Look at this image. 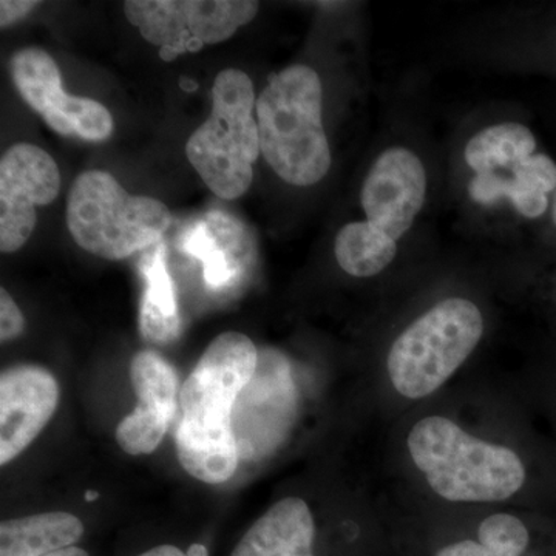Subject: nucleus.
I'll use <instances>...</instances> for the list:
<instances>
[{"mask_svg":"<svg viewBox=\"0 0 556 556\" xmlns=\"http://www.w3.org/2000/svg\"><path fill=\"white\" fill-rule=\"evenodd\" d=\"M255 109L260 149L278 177L299 188L320 181L331 167V150L316 70L295 64L273 76Z\"/></svg>","mask_w":556,"mask_h":556,"instance_id":"obj_1","label":"nucleus"},{"mask_svg":"<svg viewBox=\"0 0 556 556\" xmlns=\"http://www.w3.org/2000/svg\"><path fill=\"white\" fill-rule=\"evenodd\" d=\"M408 452L431 489L453 503H493L521 489L526 468L514 450L470 437L442 416L413 427Z\"/></svg>","mask_w":556,"mask_h":556,"instance_id":"obj_2","label":"nucleus"},{"mask_svg":"<svg viewBox=\"0 0 556 556\" xmlns=\"http://www.w3.org/2000/svg\"><path fill=\"white\" fill-rule=\"evenodd\" d=\"M254 105V84L247 73L223 70L212 87L211 116L186 146L189 163L219 199H240L251 188L262 153Z\"/></svg>","mask_w":556,"mask_h":556,"instance_id":"obj_3","label":"nucleus"},{"mask_svg":"<svg viewBox=\"0 0 556 556\" xmlns=\"http://www.w3.org/2000/svg\"><path fill=\"white\" fill-rule=\"evenodd\" d=\"M170 223L166 204L150 197L130 195L108 172H84L70 189V233L97 257L123 260L152 248L163 239Z\"/></svg>","mask_w":556,"mask_h":556,"instance_id":"obj_4","label":"nucleus"},{"mask_svg":"<svg viewBox=\"0 0 556 556\" xmlns=\"http://www.w3.org/2000/svg\"><path fill=\"white\" fill-rule=\"evenodd\" d=\"M484 334V318L473 302L447 299L417 318L391 346L387 368L399 394H433L467 361Z\"/></svg>","mask_w":556,"mask_h":556,"instance_id":"obj_5","label":"nucleus"},{"mask_svg":"<svg viewBox=\"0 0 556 556\" xmlns=\"http://www.w3.org/2000/svg\"><path fill=\"white\" fill-rule=\"evenodd\" d=\"M127 21L142 38L163 49L164 60L229 39L258 13L247 0H129Z\"/></svg>","mask_w":556,"mask_h":556,"instance_id":"obj_6","label":"nucleus"},{"mask_svg":"<svg viewBox=\"0 0 556 556\" xmlns=\"http://www.w3.org/2000/svg\"><path fill=\"white\" fill-rule=\"evenodd\" d=\"M11 76L22 100L56 134L76 135L87 141H104L112 135L109 110L90 98L65 94L60 68L47 51H17L11 60Z\"/></svg>","mask_w":556,"mask_h":556,"instance_id":"obj_7","label":"nucleus"},{"mask_svg":"<svg viewBox=\"0 0 556 556\" xmlns=\"http://www.w3.org/2000/svg\"><path fill=\"white\" fill-rule=\"evenodd\" d=\"M258 357L257 348L248 336H218L181 388L182 416L203 424L232 422L233 405L254 379Z\"/></svg>","mask_w":556,"mask_h":556,"instance_id":"obj_8","label":"nucleus"},{"mask_svg":"<svg viewBox=\"0 0 556 556\" xmlns=\"http://www.w3.org/2000/svg\"><path fill=\"white\" fill-rule=\"evenodd\" d=\"M61 189L56 161L28 142L14 144L0 161V249L17 251L36 226V206H47Z\"/></svg>","mask_w":556,"mask_h":556,"instance_id":"obj_9","label":"nucleus"},{"mask_svg":"<svg viewBox=\"0 0 556 556\" xmlns=\"http://www.w3.org/2000/svg\"><path fill=\"white\" fill-rule=\"evenodd\" d=\"M427 195V174L422 161L405 148L380 153L369 169L361 201L367 222L394 241L404 237L422 211Z\"/></svg>","mask_w":556,"mask_h":556,"instance_id":"obj_10","label":"nucleus"},{"mask_svg":"<svg viewBox=\"0 0 556 556\" xmlns=\"http://www.w3.org/2000/svg\"><path fill=\"white\" fill-rule=\"evenodd\" d=\"M60 402V386L47 369L24 365L0 378V464L21 455L49 424Z\"/></svg>","mask_w":556,"mask_h":556,"instance_id":"obj_11","label":"nucleus"},{"mask_svg":"<svg viewBox=\"0 0 556 556\" xmlns=\"http://www.w3.org/2000/svg\"><path fill=\"white\" fill-rule=\"evenodd\" d=\"M181 249L203 263V277L208 288L225 289L239 280L251 244L247 230L236 218L214 211L186 230Z\"/></svg>","mask_w":556,"mask_h":556,"instance_id":"obj_12","label":"nucleus"},{"mask_svg":"<svg viewBox=\"0 0 556 556\" xmlns=\"http://www.w3.org/2000/svg\"><path fill=\"white\" fill-rule=\"evenodd\" d=\"M313 514L300 497H285L248 530L230 556H314Z\"/></svg>","mask_w":556,"mask_h":556,"instance_id":"obj_13","label":"nucleus"},{"mask_svg":"<svg viewBox=\"0 0 556 556\" xmlns=\"http://www.w3.org/2000/svg\"><path fill=\"white\" fill-rule=\"evenodd\" d=\"M175 444L182 468L206 484L229 481L239 466L232 422L203 424L182 416Z\"/></svg>","mask_w":556,"mask_h":556,"instance_id":"obj_14","label":"nucleus"},{"mask_svg":"<svg viewBox=\"0 0 556 556\" xmlns=\"http://www.w3.org/2000/svg\"><path fill=\"white\" fill-rule=\"evenodd\" d=\"M144 294L139 308V329L150 343L167 345L181 331L177 292L166 262V247L153 244L141 260Z\"/></svg>","mask_w":556,"mask_h":556,"instance_id":"obj_15","label":"nucleus"},{"mask_svg":"<svg viewBox=\"0 0 556 556\" xmlns=\"http://www.w3.org/2000/svg\"><path fill=\"white\" fill-rule=\"evenodd\" d=\"M84 526L65 511L9 519L0 526V556H46L73 547Z\"/></svg>","mask_w":556,"mask_h":556,"instance_id":"obj_16","label":"nucleus"},{"mask_svg":"<svg viewBox=\"0 0 556 556\" xmlns=\"http://www.w3.org/2000/svg\"><path fill=\"white\" fill-rule=\"evenodd\" d=\"M336 258L353 277H375L391 265L397 243L368 222L348 223L336 237Z\"/></svg>","mask_w":556,"mask_h":556,"instance_id":"obj_17","label":"nucleus"},{"mask_svg":"<svg viewBox=\"0 0 556 556\" xmlns=\"http://www.w3.org/2000/svg\"><path fill=\"white\" fill-rule=\"evenodd\" d=\"M536 139L532 131L518 123L486 127L468 141L466 161L477 175L497 169H514L533 155Z\"/></svg>","mask_w":556,"mask_h":556,"instance_id":"obj_18","label":"nucleus"},{"mask_svg":"<svg viewBox=\"0 0 556 556\" xmlns=\"http://www.w3.org/2000/svg\"><path fill=\"white\" fill-rule=\"evenodd\" d=\"M130 380L139 405L172 420L177 412L178 376L166 358L153 351H141L131 361Z\"/></svg>","mask_w":556,"mask_h":556,"instance_id":"obj_19","label":"nucleus"},{"mask_svg":"<svg viewBox=\"0 0 556 556\" xmlns=\"http://www.w3.org/2000/svg\"><path fill=\"white\" fill-rule=\"evenodd\" d=\"M468 192L475 203L484 206L496 203L500 199H508L519 214L527 218L541 217L548 206L547 195L533 192L514 177H503L496 172L477 175L471 179Z\"/></svg>","mask_w":556,"mask_h":556,"instance_id":"obj_20","label":"nucleus"},{"mask_svg":"<svg viewBox=\"0 0 556 556\" xmlns=\"http://www.w3.org/2000/svg\"><path fill=\"white\" fill-rule=\"evenodd\" d=\"M170 420L144 405H138L116 428V441L129 455L155 452L166 434Z\"/></svg>","mask_w":556,"mask_h":556,"instance_id":"obj_21","label":"nucleus"},{"mask_svg":"<svg viewBox=\"0 0 556 556\" xmlns=\"http://www.w3.org/2000/svg\"><path fill=\"white\" fill-rule=\"evenodd\" d=\"M482 547L496 556H521L529 546V532L521 519L508 514H496L484 519L478 529Z\"/></svg>","mask_w":556,"mask_h":556,"instance_id":"obj_22","label":"nucleus"},{"mask_svg":"<svg viewBox=\"0 0 556 556\" xmlns=\"http://www.w3.org/2000/svg\"><path fill=\"white\" fill-rule=\"evenodd\" d=\"M511 177L527 189L547 195L556 188V164L544 153L532 155L511 169Z\"/></svg>","mask_w":556,"mask_h":556,"instance_id":"obj_23","label":"nucleus"},{"mask_svg":"<svg viewBox=\"0 0 556 556\" xmlns=\"http://www.w3.org/2000/svg\"><path fill=\"white\" fill-rule=\"evenodd\" d=\"M25 320L14 300L9 292L2 289L0 292V339L2 342H9L20 338L24 331Z\"/></svg>","mask_w":556,"mask_h":556,"instance_id":"obj_24","label":"nucleus"},{"mask_svg":"<svg viewBox=\"0 0 556 556\" xmlns=\"http://www.w3.org/2000/svg\"><path fill=\"white\" fill-rule=\"evenodd\" d=\"M36 5H39V2H30V0H25V2H22V0L21 2L20 0H2L0 2V25L3 28L9 27L14 22L27 16Z\"/></svg>","mask_w":556,"mask_h":556,"instance_id":"obj_25","label":"nucleus"},{"mask_svg":"<svg viewBox=\"0 0 556 556\" xmlns=\"http://www.w3.org/2000/svg\"><path fill=\"white\" fill-rule=\"evenodd\" d=\"M437 556H496L492 552L486 551L481 544L475 541H459V543L450 544V546L441 548Z\"/></svg>","mask_w":556,"mask_h":556,"instance_id":"obj_26","label":"nucleus"},{"mask_svg":"<svg viewBox=\"0 0 556 556\" xmlns=\"http://www.w3.org/2000/svg\"><path fill=\"white\" fill-rule=\"evenodd\" d=\"M138 556H188V554H185V552L179 551L178 547L159 546L155 548H150V551L144 552V554Z\"/></svg>","mask_w":556,"mask_h":556,"instance_id":"obj_27","label":"nucleus"},{"mask_svg":"<svg viewBox=\"0 0 556 556\" xmlns=\"http://www.w3.org/2000/svg\"><path fill=\"white\" fill-rule=\"evenodd\" d=\"M46 556H90L86 551L79 547H68L64 548V551L53 552V554H49Z\"/></svg>","mask_w":556,"mask_h":556,"instance_id":"obj_28","label":"nucleus"},{"mask_svg":"<svg viewBox=\"0 0 556 556\" xmlns=\"http://www.w3.org/2000/svg\"><path fill=\"white\" fill-rule=\"evenodd\" d=\"M188 556H207V548L201 544H193L189 547Z\"/></svg>","mask_w":556,"mask_h":556,"instance_id":"obj_29","label":"nucleus"},{"mask_svg":"<svg viewBox=\"0 0 556 556\" xmlns=\"http://www.w3.org/2000/svg\"><path fill=\"white\" fill-rule=\"evenodd\" d=\"M84 497H86V501H89V503H91V501L98 500V497H100V493H98L97 490H87L86 495H84Z\"/></svg>","mask_w":556,"mask_h":556,"instance_id":"obj_30","label":"nucleus"},{"mask_svg":"<svg viewBox=\"0 0 556 556\" xmlns=\"http://www.w3.org/2000/svg\"><path fill=\"white\" fill-rule=\"evenodd\" d=\"M554 222L556 225V199H555V204H554Z\"/></svg>","mask_w":556,"mask_h":556,"instance_id":"obj_31","label":"nucleus"}]
</instances>
